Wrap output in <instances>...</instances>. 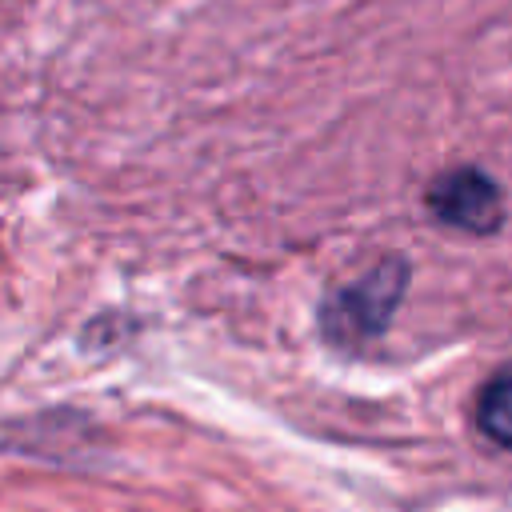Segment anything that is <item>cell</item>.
<instances>
[{"label": "cell", "mask_w": 512, "mask_h": 512, "mask_svg": "<svg viewBox=\"0 0 512 512\" xmlns=\"http://www.w3.org/2000/svg\"><path fill=\"white\" fill-rule=\"evenodd\" d=\"M476 424L492 444L512 448V372H500L484 384L476 400Z\"/></svg>", "instance_id": "cell-3"}, {"label": "cell", "mask_w": 512, "mask_h": 512, "mask_svg": "<svg viewBox=\"0 0 512 512\" xmlns=\"http://www.w3.org/2000/svg\"><path fill=\"white\" fill-rule=\"evenodd\" d=\"M408 288V264L400 256L380 260L372 272H364L360 280L344 284L340 292H332L320 308V328L332 344H364L372 336H380L396 312V304L404 300Z\"/></svg>", "instance_id": "cell-1"}, {"label": "cell", "mask_w": 512, "mask_h": 512, "mask_svg": "<svg viewBox=\"0 0 512 512\" xmlns=\"http://www.w3.org/2000/svg\"><path fill=\"white\" fill-rule=\"evenodd\" d=\"M428 212L448 224V228H460V232H496L500 220H504V192L500 184L484 172V168H448L440 172L428 192Z\"/></svg>", "instance_id": "cell-2"}]
</instances>
